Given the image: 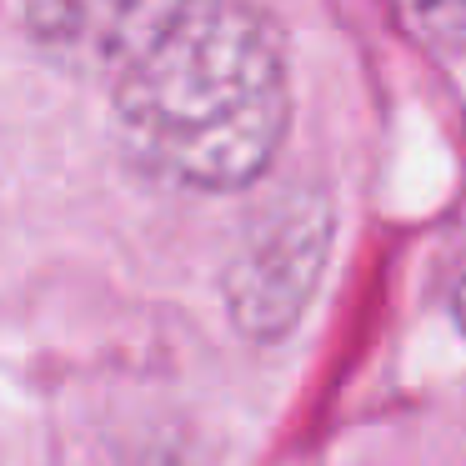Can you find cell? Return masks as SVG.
I'll return each mask as SVG.
<instances>
[{
	"mask_svg": "<svg viewBox=\"0 0 466 466\" xmlns=\"http://www.w3.org/2000/svg\"><path fill=\"white\" fill-rule=\"evenodd\" d=\"M116 146L176 191H241L271 171L291 121L286 31L261 5L171 0L111 81Z\"/></svg>",
	"mask_w": 466,
	"mask_h": 466,
	"instance_id": "1",
	"label": "cell"
},
{
	"mask_svg": "<svg viewBox=\"0 0 466 466\" xmlns=\"http://www.w3.org/2000/svg\"><path fill=\"white\" fill-rule=\"evenodd\" d=\"M336 236V206L321 186L291 181L256 201L236 226L221 266V301L246 341H281L306 316Z\"/></svg>",
	"mask_w": 466,
	"mask_h": 466,
	"instance_id": "2",
	"label": "cell"
},
{
	"mask_svg": "<svg viewBox=\"0 0 466 466\" xmlns=\"http://www.w3.org/2000/svg\"><path fill=\"white\" fill-rule=\"evenodd\" d=\"M171 0H81V5H25V31L46 61L81 76H116L126 71L146 35L161 25Z\"/></svg>",
	"mask_w": 466,
	"mask_h": 466,
	"instance_id": "3",
	"label": "cell"
},
{
	"mask_svg": "<svg viewBox=\"0 0 466 466\" xmlns=\"http://www.w3.org/2000/svg\"><path fill=\"white\" fill-rule=\"evenodd\" d=\"M411 25H426V31H451V25H466V11L451 5V11H406Z\"/></svg>",
	"mask_w": 466,
	"mask_h": 466,
	"instance_id": "4",
	"label": "cell"
},
{
	"mask_svg": "<svg viewBox=\"0 0 466 466\" xmlns=\"http://www.w3.org/2000/svg\"><path fill=\"white\" fill-rule=\"evenodd\" d=\"M451 316H456V326L466 331V271L456 276V286H451Z\"/></svg>",
	"mask_w": 466,
	"mask_h": 466,
	"instance_id": "5",
	"label": "cell"
}]
</instances>
